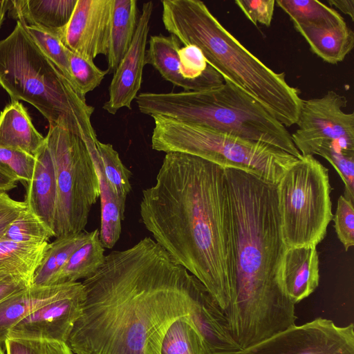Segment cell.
Returning <instances> with one entry per match:
<instances>
[{
    "label": "cell",
    "instance_id": "obj_1",
    "mask_svg": "<svg viewBox=\"0 0 354 354\" xmlns=\"http://www.w3.org/2000/svg\"><path fill=\"white\" fill-rule=\"evenodd\" d=\"M198 281L151 237L113 250L82 281L67 344L75 354H160L170 325L189 315Z\"/></svg>",
    "mask_w": 354,
    "mask_h": 354
},
{
    "label": "cell",
    "instance_id": "obj_2",
    "mask_svg": "<svg viewBox=\"0 0 354 354\" xmlns=\"http://www.w3.org/2000/svg\"><path fill=\"white\" fill-rule=\"evenodd\" d=\"M140 213L153 239L224 312L233 285L224 169L197 156L167 153L155 184L142 191Z\"/></svg>",
    "mask_w": 354,
    "mask_h": 354
},
{
    "label": "cell",
    "instance_id": "obj_3",
    "mask_svg": "<svg viewBox=\"0 0 354 354\" xmlns=\"http://www.w3.org/2000/svg\"><path fill=\"white\" fill-rule=\"evenodd\" d=\"M224 174L233 261L224 315L241 350L295 325L297 317L279 279L286 247L276 185L238 169L226 168Z\"/></svg>",
    "mask_w": 354,
    "mask_h": 354
},
{
    "label": "cell",
    "instance_id": "obj_4",
    "mask_svg": "<svg viewBox=\"0 0 354 354\" xmlns=\"http://www.w3.org/2000/svg\"><path fill=\"white\" fill-rule=\"evenodd\" d=\"M165 29L184 46L198 47L223 78L257 101L285 127L297 122L303 100L298 88L249 51L199 0H163Z\"/></svg>",
    "mask_w": 354,
    "mask_h": 354
},
{
    "label": "cell",
    "instance_id": "obj_5",
    "mask_svg": "<svg viewBox=\"0 0 354 354\" xmlns=\"http://www.w3.org/2000/svg\"><path fill=\"white\" fill-rule=\"evenodd\" d=\"M0 85L12 101L35 106L49 122L79 136L98 140L91 124L94 107L49 60L20 21L0 41Z\"/></svg>",
    "mask_w": 354,
    "mask_h": 354
},
{
    "label": "cell",
    "instance_id": "obj_6",
    "mask_svg": "<svg viewBox=\"0 0 354 354\" xmlns=\"http://www.w3.org/2000/svg\"><path fill=\"white\" fill-rule=\"evenodd\" d=\"M192 91L143 92L136 97L140 111L262 142L293 156H302L286 127L257 101L228 81Z\"/></svg>",
    "mask_w": 354,
    "mask_h": 354
},
{
    "label": "cell",
    "instance_id": "obj_7",
    "mask_svg": "<svg viewBox=\"0 0 354 354\" xmlns=\"http://www.w3.org/2000/svg\"><path fill=\"white\" fill-rule=\"evenodd\" d=\"M152 118L153 149L197 156L223 169L252 174L272 185H277L288 167L299 159L262 142L160 115Z\"/></svg>",
    "mask_w": 354,
    "mask_h": 354
},
{
    "label": "cell",
    "instance_id": "obj_8",
    "mask_svg": "<svg viewBox=\"0 0 354 354\" xmlns=\"http://www.w3.org/2000/svg\"><path fill=\"white\" fill-rule=\"evenodd\" d=\"M286 248L317 246L333 219L328 170L313 156H302L276 185Z\"/></svg>",
    "mask_w": 354,
    "mask_h": 354
},
{
    "label": "cell",
    "instance_id": "obj_9",
    "mask_svg": "<svg viewBox=\"0 0 354 354\" xmlns=\"http://www.w3.org/2000/svg\"><path fill=\"white\" fill-rule=\"evenodd\" d=\"M57 180L55 238L84 231L100 198L98 177L85 142L73 133L50 125L45 137Z\"/></svg>",
    "mask_w": 354,
    "mask_h": 354
},
{
    "label": "cell",
    "instance_id": "obj_10",
    "mask_svg": "<svg viewBox=\"0 0 354 354\" xmlns=\"http://www.w3.org/2000/svg\"><path fill=\"white\" fill-rule=\"evenodd\" d=\"M346 97L328 91L321 97L304 100L291 135L302 156H313L326 141H335L346 150L354 151V113H346Z\"/></svg>",
    "mask_w": 354,
    "mask_h": 354
},
{
    "label": "cell",
    "instance_id": "obj_11",
    "mask_svg": "<svg viewBox=\"0 0 354 354\" xmlns=\"http://www.w3.org/2000/svg\"><path fill=\"white\" fill-rule=\"evenodd\" d=\"M233 354H354V326L318 317Z\"/></svg>",
    "mask_w": 354,
    "mask_h": 354
},
{
    "label": "cell",
    "instance_id": "obj_12",
    "mask_svg": "<svg viewBox=\"0 0 354 354\" xmlns=\"http://www.w3.org/2000/svg\"><path fill=\"white\" fill-rule=\"evenodd\" d=\"M85 297L82 282H73L63 295L15 324L7 339L67 342L82 313Z\"/></svg>",
    "mask_w": 354,
    "mask_h": 354
},
{
    "label": "cell",
    "instance_id": "obj_13",
    "mask_svg": "<svg viewBox=\"0 0 354 354\" xmlns=\"http://www.w3.org/2000/svg\"><path fill=\"white\" fill-rule=\"evenodd\" d=\"M113 0H77L71 17L57 34L68 50L93 60L107 55Z\"/></svg>",
    "mask_w": 354,
    "mask_h": 354
},
{
    "label": "cell",
    "instance_id": "obj_14",
    "mask_svg": "<svg viewBox=\"0 0 354 354\" xmlns=\"http://www.w3.org/2000/svg\"><path fill=\"white\" fill-rule=\"evenodd\" d=\"M153 8L152 1L143 3L130 47L113 73L109 99L102 106L111 114H115L123 107L131 109V103L141 87Z\"/></svg>",
    "mask_w": 354,
    "mask_h": 354
},
{
    "label": "cell",
    "instance_id": "obj_15",
    "mask_svg": "<svg viewBox=\"0 0 354 354\" xmlns=\"http://www.w3.org/2000/svg\"><path fill=\"white\" fill-rule=\"evenodd\" d=\"M188 316L209 354H233L241 350L230 335L223 310L200 281L194 289Z\"/></svg>",
    "mask_w": 354,
    "mask_h": 354
},
{
    "label": "cell",
    "instance_id": "obj_16",
    "mask_svg": "<svg viewBox=\"0 0 354 354\" xmlns=\"http://www.w3.org/2000/svg\"><path fill=\"white\" fill-rule=\"evenodd\" d=\"M279 279L295 305L312 294L319 285V256L315 245L288 248L279 269Z\"/></svg>",
    "mask_w": 354,
    "mask_h": 354
},
{
    "label": "cell",
    "instance_id": "obj_17",
    "mask_svg": "<svg viewBox=\"0 0 354 354\" xmlns=\"http://www.w3.org/2000/svg\"><path fill=\"white\" fill-rule=\"evenodd\" d=\"M35 157V165L32 178L27 184L24 202L53 232L57 187L53 162L46 143Z\"/></svg>",
    "mask_w": 354,
    "mask_h": 354
},
{
    "label": "cell",
    "instance_id": "obj_18",
    "mask_svg": "<svg viewBox=\"0 0 354 354\" xmlns=\"http://www.w3.org/2000/svg\"><path fill=\"white\" fill-rule=\"evenodd\" d=\"M311 51L329 64L342 62L354 46V33L345 21L336 24L293 23Z\"/></svg>",
    "mask_w": 354,
    "mask_h": 354
},
{
    "label": "cell",
    "instance_id": "obj_19",
    "mask_svg": "<svg viewBox=\"0 0 354 354\" xmlns=\"http://www.w3.org/2000/svg\"><path fill=\"white\" fill-rule=\"evenodd\" d=\"M77 0H8V15L57 35L70 20Z\"/></svg>",
    "mask_w": 354,
    "mask_h": 354
},
{
    "label": "cell",
    "instance_id": "obj_20",
    "mask_svg": "<svg viewBox=\"0 0 354 354\" xmlns=\"http://www.w3.org/2000/svg\"><path fill=\"white\" fill-rule=\"evenodd\" d=\"M73 283L39 287L30 286L0 303V344L4 346L8 333L15 324L63 295Z\"/></svg>",
    "mask_w": 354,
    "mask_h": 354
},
{
    "label": "cell",
    "instance_id": "obj_21",
    "mask_svg": "<svg viewBox=\"0 0 354 354\" xmlns=\"http://www.w3.org/2000/svg\"><path fill=\"white\" fill-rule=\"evenodd\" d=\"M46 138L35 128L26 109L12 101L0 113V147L26 152L35 156Z\"/></svg>",
    "mask_w": 354,
    "mask_h": 354
},
{
    "label": "cell",
    "instance_id": "obj_22",
    "mask_svg": "<svg viewBox=\"0 0 354 354\" xmlns=\"http://www.w3.org/2000/svg\"><path fill=\"white\" fill-rule=\"evenodd\" d=\"M48 246V242L28 244L0 239V280L12 277L32 285Z\"/></svg>",
    "mask_w": 354,
    "mask_h": 354
},
{
    "label": "cell",
    "instance_id": "obj_23",
    "mask_svg": "<svg viewBox=\"0 0 354 354\" xmlns=\"http://www.w3.org/2000/svg\"><path fill=\"white\" fill-rule=\"evenodd\" d=\"M138 8L136 0H113L108 73H114L132 42L137 27Z\"/></svg>",
    "mask_w": 354,
    "mask_h": 354
},
{
    "label": "cell",
    "instance_id": "obj_24",
    "mask_svg": "<svg viewBox=\"0 0 354 354\" xmlns=\"http://www.w3.org/2000/svg\"><path fill=\"white\" fill-rule=\"evenodd\" d=\"M105 256L100 231L95 229L90 232L86 241L72 254L52 285L76 282L91 277L102 266Z\"/></svg>",
    "mask_w": 354,
    "mask_h": 354
},
{
    "label": "cell",
    "instance_id": "obj_25",
    "mask_svg": "<svg viewBox=\"0 0 354 354\" xmlns=\"http://www.w3.org/2000/svg\"><path fill=\"white\" fill-rule=\"evenodd\" d=\"M90 232L58 237L49 243L44 259L37 268L32 281V286H52L58 272L72 254L88 239Z\"/></svg>",
    "mask_w": 354,
    "mask_h": 354
},
{
    "label": "cell",
    "instance_id": "obj_26",
    "mask_svg": "<svg viewBox=\"0 0 354 354\" xmlns=\"http://www.w3.org/2000/svg\"><path fill=\"white\" fill-rule=\"evenodd\" d=\"M160 354H209L205 344L189 318L177 319L167 330Z\"/></svg>",
    "mask_w": 354,
    "mask_h": 354
},
{
    "label": "cell",
    "instance_id": "obj_27",
    "mask_svg": "<svg viewBox=\"0 0 354 354\" xmlns=\"http://www.w3.org/2000/svg\"><path fill=\"white\" fill-rule=\"evenodd\" d=\"M96 147L106 181L120 204L125 207L127 195L131 190V172L122 163L112 145L97 140Z\"/></svg>",
    "mask_w": 354,
    "mask_h": 354
},
{
    "label": "cell",
    "instance_id": "obj_28",
    "mask_svg": "<svg viewBox=\"0 0 354 354\" xmlns=\"http://www.w3.org/2000/svg\"><path fill=\"white\" fill-rule=\"evenodd\" d=\"M275 3L292 23L336 24L345 21L337 11L317 0H277Z\"/></svg>",
    "mask_w": 354,
    "mask_h": 354
},
{
    "label": "cell",
    "instance_id": "obj_29",
    "mask_svg": "<svg viewBox=\"0 0 354 354\" xmlns=\"http://www.w3.org/2000/svg\"><path fill=\"white\" fill-rule=\"evenodd\" d=\"M53 232L28 207L8 226L1 239L20 243L42 244Z\"/></svg>",
    "mask_w": 354,
    "mask_h": 354
},
{
    "label": "cell",
    "instance_id": "obj_30",
    "mask_svg": "<svg viewBox=\"0 0 354 354\" xmlns=\"http://www.w3.org/2000/svg\"><path fill=\"white\" fill-rule=\"evenodd\" d=\"M319 155L335 169L344 185V196L354 201V151L341 148L335 141H326L317 149Z\"/></svg>",
    "mask_w": 354,
    "mask_h": 354
},
{
    "label": "cell",
    "instance_id": "obj_31",
    "mask_svg": "<svg viewBox=\"0 0 354 354\" xmlns=\"http://www.w3.org/2000/svg\"><path fill=\"white\" fill-rule=\"evenodd\" d=\"M67 55L73 86L81 95L85 97L100 84L108 71L99 68L93 60L68 48Z\"/></svg>",
    "mask_w": 354,
    "mask_h": 354
},
{
    "label": "cell",
    "instance_id": "obj_32",
    "mask_svg": "<svg viewBox=\"0 0 354 354\" xmlns=\"http://www.w3.org/2000/svg\"><path fill=\"white\" fill-rule=\"evenodd\" d=\"M21 24L41 50L73 86L67 55V48L62 43L57 35L36 26Z\"/></svg>",
    "mask_w": 354,
    "mask_h": 354
},
{
    "label": "cell",
    "instance_id": "obj_33",
    "mask_svg": "<svg viewBox=\"0 0 354 354\" xmlns=\"http://www.w3.org/2000/svg\"><path fill=\"white\" fill-rule=\"evenodd\" d=\"M35 165V156L19 150L0 147V167L17 181L28 184Z\"/></svg>",
    "mask_w": 354,
    "mask_h": 354
},
{
    "label": "cell",
    "instance_id": "obj_34",
    "mask_svg": "<svg viewBox=\"0 0 354 354\" xmlns=\"http://www.w3.org/2000/svg\"><path fill=\"white\" fill-rule=\"evenodd\" d=\"M333 220L337 238L347 251L354 245L353 202L340 196Z\"/></svg>",
    "mask_w": 354,
    "mask_h": 354
},
{
    "label": "cell",
    "instance_id": "obj_35",
    "mask_svg": "<svg viewBox=\"0 0 354 354\" xmlns=\"http://www.w3.org/2000/svg\"><path fill=\"white\" fill-rule=\"evenodd\" d=\"M234 2L254 25L270 26L274 10V0H236Z\"/></svg>",
    "mask_w": 354,
    "mask_h": 354
},
{
    "label": "cell",
    "instance_id": "obj_36",
    "mask_svg": "<svg viewBox=\"0 0 354 354\" xmlns=\"http://www.w3.org/2000/svg\"><path fill=\"white\" fill-rule=\"evenodd\" d=\"M26 207L24 201H15L6 192H0V239L8 226Z\"/></svg>",
    "mask_w": 354,
    "mask_h": 354
},
{
    "label": "cell",
    "instance_id": "obj_37",
    "mask_svg": "<svg viewBox=\"0 0 354 354\" xmlns=\"http://www.w3.org/2000/svg\"><path fill=\"white\" fill-rule=\"evenodd\" d=\"M4 348L6 354H39L35 341L8 338Z\"/></svg>",
    "mask_w": 354,
    "mask_h": 354
},
{
    "label": "cell",
    "instance_id": "obj_38",
    "mask_svg": "<svg viewBox=\"0 0 354 354\" xmlns=\"http://www.w3.org/2000/svg\"><path fill=\"white\" fill-rule=\"evenodd\" d=\"M30 286V283L21 279L10 277L0 280V303Z\"/></svg>",
    "mask_w": 354,
    "mask_h": 354
},
{
    "label": "cell",
    "instance_id": "obj_39",
    "mask_svg": "<svg viewBox=\"0 0 354 354\" xmlns=\"http://www.w3.org/2000/svg\"><path fill=\"white\" fill-rule=\"evenodd\" d=\"M35 342L39 354H75L67 342L47 339Z\"/></svg>",
    "mask_w": 354,
    "mask_h": 354
},
{
    "label": "cell",
    "instance_id": "obj_40",
    "mask_svg": "<svg viewBox=\"0 0 354 354\" xmlns=\"http://www.w3.org/2000/svg\"><path fill=\"white\" fill-rule=\"evenodd\" d=\"M330 6H335L354 21V0H328Z\"/></svg>",
    "mask_w": 354,
    "mask_h": 354
},
{
    "label": "cell",
    "instance_id": "obj_41",
    "mask_svg": "<svg viewBox=\"0 0 354 354\" xmlns=\"http://www.w3.org/2000/svg\"><path fill=\"white\" fill-rule=\"evenodd\" d=\"M18 181L0 167V192H7L17 187Z\"/></svg>",
    "mask_w": 354,
    "mask_h": 354
},
{
    "label": "cell",
    "instance_id": "obj_42",
    "mask_svg": "<svg viewBox=\"0 0 354 354\" xmlns=\"http://www.w3.org/2000/svg\"><path fill=\"white\" fill-rule=\"evenodd\" d=\"M8 0H0V28L4 20L6 12L8 10Z\"/></svg>",
    "mask_w": 354,
    "mask_h": 354
},
{
    "label": "cell",
    "instance_id": "obj_43",
    "mask_svg": "<svg viewBox=\"0 0 354 354\" xmlns=\"http://www.w3.org/2000/svg\"><path fill=\"white\" fill-rule=\"evenodd\" d=\"M0 354H6L4 346L1 344H0Z\"/></svg>",
    "mask_w": 354,
    "mask_h": 354
}]
</instances>
